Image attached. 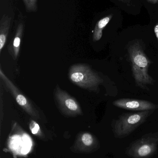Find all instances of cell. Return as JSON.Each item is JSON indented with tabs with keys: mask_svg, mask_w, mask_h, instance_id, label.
Listing matches in <instances>:
<instances>
[{
	"mask_svg": "<svg viewBox=\"0 0 158 158\" xmlns=\"http://www.w3.org/2000/svg\"><path fill=\"white\" fill-rule=\"evenodd\" d=\"M141 42V40L138 38L130 41L128 51L135 83L139 87L146 89L147 85L153 84L155 81L148 74L151 62L145 53Z\"/></svg>",
	"mask_w": 158,
	"mask_h": 158,
	"instance_id": "cell-1",
	"label": "cell"
},
{
	"mask_svg": "<svg viewBox=\"0 0 158 158\" xmlns=\"http://www.w3.org/2000/svg\"><path fill=\"white\" fill-rule=\"evenodd\" d=\"M153 112L154 110H145L121 115L115 120L113 125L115 137L123 138L129 136L143 124Z\"/></svg>",
	"mask_w": 158,
	"mask_h": 158,
	"instance_id": "cell-2",
	"label": "cell"
},
{
	"mask_svg": "<svg viewBox=\"0 0 158 158\" xmlns=\"http://www.w3.org/2000/svg\"><path fill=\"white\" fill-rule=\"evenodd\" d=\"M68 75L73 83L88 90H96L103 82V79L89 66L83 64L71 66Z\"/></svg>",
	"mask_w": 158,
	"mask_h": 158,
	"instance_id": "cell-3",
	"label": "cell"
},
{
	"mask_svg": "<svg viewBox=\"0 0 158 158\" xmlns=\"http://www.w3.org/2000/svg\"><path fill=\"white\" fill-rule=\"evenodd\" d=\"M158 145V132L150 133L131 144L126 153L132 158H149L156 154Z\"/></svg>",
	"mask_w": 158,
	"mask_h": 158,
	"instance_id": "cell-4",
	"label": "cell"
},
{
	"mask_svg": "<svg viewBox=\"0 0 158 158\" xmlns=\"http://www.w3.org/2000/svg\"><path fill=\"white\" fill-rule=\"evenodd\" d=\"M55 97L58 108L64 114L68 116H75L82 114L79 104L74 98L68 93L57 87Z\"/></svg>",
	"mask_w": 158,
	"mask_h": 158,
	"instance_id": "cell-5",
	"label": "cell"
},
{
	"mask_svg": "<svg viewBox=\"0 0 158 158\" xmlns=\"http://www.w3.org/2000/svg\"><path fill=\"white\" fill-rule=\"evenodd\" d=\"M0 77L3 81L6 86L13 96L17 103L28 114L32 117H38L39 113L35 108L32 105L29 100L20 93L18 89L14 85L12 81L4 75L1 69Z\"/></svg>",
	"mask_w": 158,
	"mask_h": 158,
	"instance_id": "cell-6",
	"label": "cell"
},
{
	"mask_svg": "<svg viewBox=\"0 0 158 158\" xmlns=\"http://www.w3.org/2000/svg\"><path fill=\"white\" fill-rule=\"evenodd\" d=\"M113 104L117 107L134 111L154 110L158 109V105L147 100L140 99L121 98L115 100Z\"/></svg>",
	"mask_w": 158,
	"mask_h": 158,
	"instance_id": "cell-7",
	"label": "cell"
},
{
	"mask_svg": "<svg viewBox=\"0 0 158 158\" xmlns=\"http://www.w3.org/2000/svg\"><path fill=\"white\" fill-rule=\"evenodd\" d=\"M115 6L130 15H140L143 5L139 0H109Z\"/></svg>",
	"mask_w": 158,
	"mask_h": 158,
	"instance_id": "cell-8",
	"label": "cell"
},
{
	"mask_svg": "<svg viewBox=\"0 0 158 158\" xmlns=\"http://www.w3.org/2000/svg\"><path fill=\"white\" fill-rule=\"evenodd\" d=\"M24 29V21L20 20L17 26L13 42L9 45V52L10 53L14 60H15L18 56L20 48V42L23 36Z\"/></svg>",
	"mask_w": 158,
	"mask_h": 158,
	"instance_id": "cell-9",
	"label": "cell"
},
{
	"mask_svg": "<svg viewBox=\"0 0 158 158\" xmlns=\"http://www.w3.org/2000/svg\"><path fill=\"white\" fill-rule=\"evenodd\" d=\"M12 18L7 15H3L0 20V53L6 42L11 25Z\"/></svg>",
	"mask_w": 158,
	"mask_h": 158,
	"instance_id": "cell-10",
	"label": "cell"
},
{
	"mask_svg": "<svg viewBox=\"0 0 158 158\" xmlns=\"http://www.w3.org/2000/svg\"><path fill=\"white\" fill-rule=\"evenodd\" d=\"M147 11L150 20L158 16V0H139Z\"/></svg>",
	"mask_w": 158,
	"mask_h": 158,
	"instance_id": "cell-11",
	"label": "cell"
},
{
	"mask_svg": "<svg viewBox=\"0 0 158 158\" xmlns=\"http://www.w3.org/2000/svg\"><path fill=\"white\" fill-rule=\"evenodd\" d=\"M26 11L28 12H35L38 10V0H23Z\"/></svg>",
	"mask_w": 158,
	"mask_h": 158,
	"instance_id": "cell-12",
	"label": "cell"
},
{
	"mask_svg": "<svg viewBox=\"0 0 158 158\" xmlns=\"http://www.w3.org/2000/svg\"><path fill=\"white\" fill-rule=\"evenodd\" d=\"M82 140L83 144L87 146L92 145L94 142L92 136L89 133L84 134L82 137Z\"/></svg>",
	"mask_w": 158,
	"mask_h": 158,
	"instance_id": "cell-13",
	"label": "cell"
},
{
	"mask_svg": "<svg viewBox=\"0 0 158 158\" xmlns=\"http://www.w3.org/2000/svg\"><path fill=\"white\" fill-rule=\"evenodd\" d=\"M149 24L152 26L153 31L158 43V16L155 18L151 19Z\"/></svg>",
	"mask_w": 158,
	"mask_h": 158,
	"instance_id": "cell-14",
	"label": "cell"
},
{
	"mask_svg": "<svg viewBox=\"0 0 158 158\" xmlns=\"http://www.w3.org/2000/svg\"><path fill=\"white\" fill-rule=\"evenodd\" d=\"M30 128L32 133L33 134H36L40 131V127L38 123H36L34 121H32L30 124Z\"/></svg>",
	"mask_w": 158,
	"mask_h": 158,
	"instance_id": "cell-15",
	"label": "cell"
}]
</instances>
